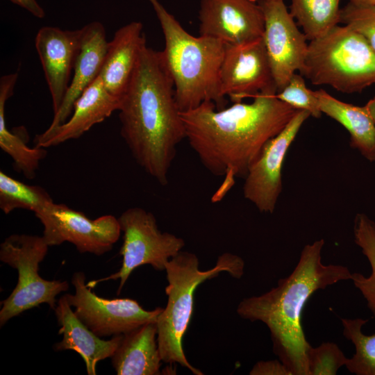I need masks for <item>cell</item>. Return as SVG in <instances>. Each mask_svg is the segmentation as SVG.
Masks as SVG:
<instances>
[{
  "mask_svg": "<svg viewBox=\"0 0 375 375\" xmlns=\"http://www.w3.org/2000/svg\"><path fill=\"white\" fill-rule=\"evenodd\" d=\"M276 97L297 110L308 111L313 117H320L322 114L315 91L306 87L301 74L294 73L285 86L276 94Z\"/></svg>",
  "mask_w": 375,
  "mask_h": 375,
  "instance_id": "obj_28",
  "label": "cell"
},
{
  "mask_svg": "<svg viewBox=\"0 0 375 375\" xmlns=\"http://www.w3.org/2000/svg\"><path fill=\"white\" fill-rule=\"evenodd\" d=\"M21 8L26 10L33 16L42 19L45 16V12L36 0H9Z\"/></svg>",
  "mask_w": 375,
  "mask_h": 375,
  "instance_id": "obj_31",
  "label": "cell"
},
{
  "mask_svg": "<svg viewBox=\"0 0 375 375\" xmlns=\"http://www.w3.org/2000/svg\"><path fill=\"white\" fill-rule=\"evenodd\" d=\"M372 119L375 122V97L370 99L365 106Z\"/></svg>",
  "mask_w": 375,
  "mask_h": 375,
  "instance_id": "obj_32",
  "label": "cell"
},
{
  "mask_svg": "<svg viewBox=\"0 0 375 375\" xmlns=\"http://www.w3.org/2000/svg\"><path fill=\"white\" fill-rule=\"evenodd\" d=\"M49 246L43 236L12 234L0 244V260L17 271V283L10 294L1 301L0 326L24 311L46 303L54 310L56 297L69 288L68 282L44 279L39 265Z\"/></svg>",
  "mask_w": 375,
  "mask_h": 375,
  "instance_id": "obj_7",
  "label": "cell"
},
{
  "mask_svg": "<svg viewBox=\"0 0 375 375\" xmlns=\"http://www.w3.org/2000/svg\"><path fill=\"white\" fill-rule=\"evenodd\" d=\"M219 83L222 96L233 103L277 93L262 38L243 44H225Z\"/></svg>",
  "mask_w": 375,
  "mask_h": 375,
  "instance_id": "obj_12",
  "label": "cell"
},
{
  "mask_svg": "<svg viewBox=\"0 0 375 375\" xmlns=\"http://www.w3.org/2000/svg\"><path fill=\"white\" fill-rule=\"evenodd\" d=\"M324 245V239L306 244L290 275L268 292L242 299L237 307L242 319L267 326L274 353L293 375H309L307 351L311 345L301 324L307 301L317 290L351 278L347 267L322 262Z\"/></svg>",
  "mask_w": 375,
  "mask_h": 375,
  "instance_id": "obj_3",
  "label": "cell"
},
{
  "mask_svg": "<svg viewBox=\"0 0 375 375\" xmlns=\"http://www.w3.org/2000/svg\"><path fill=\"white\" fill-rule=\"evenodd\" d=\"M340 0H291L290 13L308 40L322 37L338 25Z\"/></svg>",
  "mask_w": 375,
  "mask_h": 375,
  "instance_id": "obj_23",
  "label": "cell"
},
{
  "mask_svg": "<svg viewBox=\"0 0 375 375\" xmlns=\"http://www.w3.org/2000/svg\"><path fill=\"white\" fill-rule=\"evenodd\" d=\"M347 360L334 342H323L317 347L310 346L307 351L309 375H335Z\"/></svg>",
  "mask_w": 375,
  "mask_h": 375,
  "instance_id": "obj_27",
  "label": "cell"
},
{
  "mask_svg": "<svg viewBox=\"0 0 375 375\" xmlns=\"http://www.w3.org/2000/svg\"><path fill=\"white\" fill-rule=\"evenodd\" d=\"M250 375H293L280 360L257 362L249 372Z\"/></svg>",
  "mask_w": 375,
  "mask_h": 375,
  "instance_id": "obj_30",
  "label": "cell"
},
{
  "mask_svg": "<svg viewBox=\"0 0 375 375\" xmlns=\"http://www.w3.org/2000/svg\"><path fill=\"white\" fill-rule=\"evenodd\" d=\"M251 1H252L253 2H256V1H258L259 0H251Z\"/></svg>",
  "mask_w": 375,
  "mask_h": 375,
  "instance_id": "obj_34",
  "label": "cell"
},
{
  "mask_svg": "<svg viewBox=\"0 0 375 375\" xmlns=\"http://www.w3.org/2000/svg\"><path fill=\"white\" fill-rule=\"evenodd\" d=\"M71 283L74 294H65L76 316L100 338L125 334L150 322H156L162 309H144L128 298L106 299L97 296L87 285L83 272H74Z\"/></svg>",
  "mask_w": 375,
  "mask_h": 375,
  "instance_id": "obj_9",
  "label": "cell"
},
{
  "mask_svg": "<svg viewBox=\"0 0 375 375\" xmlns=\"http://www.w3.org/2000/svg\"><path fill=\"white\" fill-rule=\"evenodd\" d=\"M146 38L143 24L132 22L115 33L108 42L99 74L104 87L114 97L122 99L131 82Z\"/></svg>",
  "mask_w": 375,
  "mask_h": 375,
  "instance_id": "obj_19",
  "label": "cell"
},
{
  "mask_svg": "<svg viewBox=\"0 0 375 375\" xmlns=\"http://www.w3.org/2000/svg\"><path fill=\"white\" fill-rule=\"evenodd\" d=\"M82 35V28L69 31L55 26H43L36 34L35 49L51 96L53 114L60 108L68 90Z\"/></svg>",
  "mask_w": 375,
  "mask_h": 375,
  "instance_id": "obj_15",
  "label": "cell"
},
{
  "mask_svg": "<svg viewBox=\"0 0 375 375\" xmlns=\"http://www.w3.org/2000/svg\"><path fill=\"white\" fill-rule=\"evenodd\" d=\"M123 244L119 253L122 256L119 270L110 276L91 281L87 285L93 288L98 283L109 280H119V294L133 270L150 265L156 270H165L166 263L185 246L183 238L168 232H162L155 216L140 207L124 210L118 217Z\"/></svg>",
  "mask_w": 375,
  "mask_h": 375,
  "instance_id": "obj_8",
  "label": "cell"
},
{
  "mask_svg": "<svg viewBox=\"0 0 375 375\" xmlns=\"http://www.w3.org/2000/svg\"><path fill=\"white\" fill-rule=\"evenodd\" d=\"M299 72L314 85H328L347 94L361 92L375 83V53L358 32L337 25L310 40Z\"/></svg>",
  "mask_w": 375,
  "mask_h": 375,
  "instance_id": "obj_6",
  "label": "cell"
},
{
  "mask_svg": "<svg viewBox=\"0 0 375 375\" xmlns=\"http://www.w3.org/2000/svg\"><path fill=\"white\" fill-rule=\"evenodd\" d=\"M58 334L61 341L53 345L55 351L72 350L83 358L88 375H95L97 365L111 358L118 347L122 335L103 340L92 332L74 313L65 294L61 296L54 308Z\"/></svg>",
  "mask_w": 375,
  "mask_h": 375,
  "instance_id": "obj_18",
  "label": "cell"
},
{
  "mask_svg": "<svg viewBox=\"0 0 375 375\" xmlns=\"http://www.w3.org/2000/svg\"><path fill=\"white\" fill-rule=\"evenodd\" d=\"M118 110L120 133L134 160L165 185L185 130L161 52L147 42Z\"/></svg>",
  "mask_w": 375,
  "mask_h": 375,
  "instance_id": "obj_2",
  "label": "cell"
},
{
  "mask_svg": "<svg viewBox=\"0 0 375 375\" xmlns=\"http://www.w3.org/2000/svg\"><path fill=\"white\" fill-rule=\"evenodd\" d=\"M258 3L264 15L262 39L278 92L301 69L308 39L298 28L283 0H259Z\"/></svg>",
  "mask_w": 375,
  "mask_h": 375,
  "instance_id": "obj_13",
  "label": "cell"
},
{
  "mask_svg": "<svg viewBox=\"0 0 375 375\" xmlns=\"http://www.w3.org/2000/svg\"><path fill=\"white\" fill-rule=\"evenodd\" d=\"M82 29L81 48L74 64V75L60 108L53 114L49 128L68 119L75 102L99 76L103 66L108 42L103 25L92 22Z\"/></svg>",
  "mask_w": 375,
  "mask_h": 375,
  "instance_id": "obj_17",
  "label": "cell"
},
{
  "mask_svg": "<svg viewBox=\"0 0 375 375\" xmlns=\"http://www.w3.org/2000/svg\"><path fill=\"white\" fill-rule=\"evenodd\" d=\"M52 201L43 188L26 184L0 172V208L5 214L17 209L35 214Z\"/></svg>",
  "mask_w": 375,
  "mask_h": 375,
  "instance_id": "obj_25",
  "label": "cell"
},
{
  "mask_svg": "<svg viewBox=\"0 0 375 375\" xmlns=\"http://www.w3.org/2000/svg\"><path fill=\"white\" fill-rule=\"evenodd\" d=\"M353 236L356 244L368 260L372 271L369 276L353 272L351 280L375 317V222L365 214L358 213L353 222Z\"/></svg>",
  "mask_w": 375,
  "mask_h": 375,
  "instance_id": "obj_24",
  "label": "cell"
},
{
  "mask_svg": "<svg viewBox=\"0 0 375 375\" xmlns=\"http://www.w3.org/2000/svg\"><path fill=\"white\" fill-rule=\"evenodd\" d=\"M319 107L348 131L351 147L369 162L375 161V122L364 106L338 100L323 89L315 91Z\"/></svg>",
  "mask_w": 375,
  "mask_h": 375,
  "instance_id": "obj_21",
  "label": "cell"
},
{
  "mask_svg": "<svg viewBox=\"0 0 375 375\" xmlns=\"http://www.w3.org/2000/svg\"><path fill=\"white\" fill-rule=\"evenodd\" d=\"M148 1L162 28L165 47L161 56L180 111L194 109L205 101L219 108L224 103L219 73L225 44L212 38L190 34L159 0Z\"/></svg>",
  "mask_w": 375,
  "mask_h": 375,
  "instance_id": "obj_4",
  "label": "cell"
},
{
  "mask_svg": "<svg viewBox=\"0 0 375 375\" xmlns=\"http://www.w3.org/2000/svg\"><path fill=\"white\" fill-rule=\"evenodd\" d=\"M18 78V73L3 75L0 78V147L12 160L14 169L22 173L26 178L35 177L40 162L47 151L44 148L27 145L28 136L25 129L10 131L5 119V106L7 100L13 94Z\"/></svg>",
  "mask_w": 375,
  "mask_h": 375,
  "instance_id": "obj_22",
  "label": "cell"
},
{
  "mask_svg": "<svg viewBox=\"0 0 375 375\" xmlns=\"http://www.w3.org/2000/svg\"><path fill=\"white\" fill-rule=\"evenodd\" d=\"M196 254L181 251L165 265L168 285L165 288L167 303L158 317L157 342L162 361L178 363L195 375L203 373L188 360L183 348L194 308V296L197 288L206 280L228 273L235 278L244 274V261L238 255L224 253L217 258L211 269L202 271Z\"/></svg>",
  "mask_w": 375,
  "mask_h": 375,
  "instance_id": "obj_5",
  "label": "cell"
},
{
  "mask_svg": "<svg viewBox=\"0 0 375 375\" xmlns=\"http://www.w3.org/2000/svg\"><path fill=\"white\" fill-rule=\"evenodd\" d=\"M340 22L361 34L375 53V6L349 1L340 10Z\"/></svg>",
  "mask_w": 375,
  "mask_h": 375,
  "instance_id": "obj_29",
  "label": "cell"
},
{
  "mask_svg": "<svg viewBox=\"0 0 375 375\" xmlns=\"http://www.w3.org/2000/svg\"><path fill=\"white\" fill-rule=\"evenodd\" d=\"M368 319L341 318L343 335L355 347V353L348 358L347 370L356 375H375V334L366 335L362 326Z\"/></svg>",
  "mask_w": 375,
  "mask_h": 375,
  "instance_id": "obj_26",
  "label": "cell"
},
{
  "mask_svg": "<svg viewBox=\"0 0 375 375\" xmlns=\"http://www.w3.org/2000/svg\"><path fill=\"white\" fill-rule=\"evenodd\" d=\"M121 99L110 94L99 76L74 103L72 115L63 124L35 135V147L48 148L77 139L94 125L118 110Z\"/></svg>",
  "mask_w": 375,
  "mask_h": 375,
  "instance_id": "obj_16",
  "label": "cell"
},
{
  "mask_svg": "<svg viewBox=\"0 0 375 375\" xmlns=\"http://www.w3.org/2000/svg\"><path fill=\"white\" fill-rule=\"evenodd\" d=\"M297 110L276 94H259L251 103L218 110L215 103L205 101L181 112L190 147L209 172L224 176L215 199L231 189L235 177H245L266 143Z\"/></svg>",
  "mask_w": 375,
  "mask_h": 375,
  "instance_id": "obj_1",
  "label": "cell"
},
{
  "mask_svg": "<svg viewBox=\"0 0 375 375\" xmlns=\"http://www.w3.org/2000/svg\"><path fill=\"white\" fill-rule=\"evenodd\" d=\"M350 2L362 6H375V0H349Z\"/></svg>",
  "mask_w": 375,
  "mask_h": 375,
  "instance_id": "obj_33",
  "label": "cell"
},
{
  "mask_svg": "<svg viewBox=\"0 0 375 375\" xmlns=\"http://www.w3.org/2000/svg\"><path fill=\"white\" fill-rule=\"evenodd\" d=\"M199 35L224 44H243L262 38L263 12L251 0H200Z\"/></svg>",
  "mask_w": 375,
  "mask_h": 375,
  "instance_id": "obj_14",
  "label": "cell"
},
{
  "mask_svg": "<svg viewBox=\"0 0 375 375\" xmlns=\"http://www.w3.org/2000/svg\"><path fill=\"white\" fill-rule=\"evenodd\" d=\"M110 358L118 375L159 374L162 361L158 347L156 322L144 324L123 334Z\"/></svg>",
  "mask_w": 375,
  "mask_h": 375,
  "instance_id": "obj_20",
  "label": "cell"
},
{
  "mask_svg": "<svg viewBox=\"0 0 375 375\" xmlns=\"http://www.w3.org/2000/svg\"><path fill=\"white\" fill-rule=\"evenodd\" d=\"M310 116L298 110L287 125L264 146L244 177L243 195L261 212L272 213L283 188L282 169L287 152Z\"/></svg>",
  "mask_w": 375,
  "mask_h": 375,
  "instance_id": "obj_11",
  "label": "cell"
},
{
  "mask_svg": "<svg viewBox=\"0 0 375 375\" xmlns=\"http://www.w3.org/2000/svg\"><path fill=\"white\" fill-rule=\"evenodd\" d=\"M35 215L44 226L42 236L49 247L67 242L82 253L105 254L122 233L118 218L113 215L90 219L64 203L52 201Z\"/></svg>",
  "mask_w": 375,
  "mask_h": 375,
  "instance_id": "obj_10",
  "label": "cell"
}]
</instances>
